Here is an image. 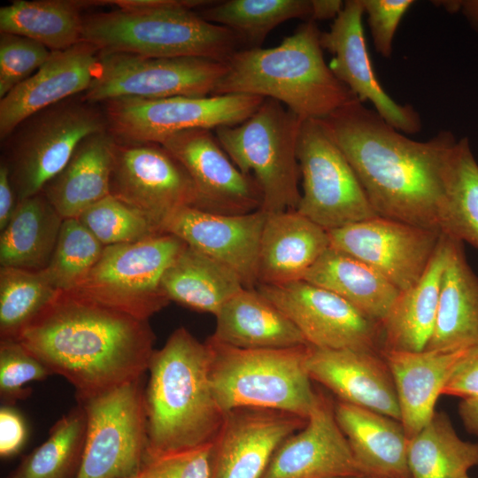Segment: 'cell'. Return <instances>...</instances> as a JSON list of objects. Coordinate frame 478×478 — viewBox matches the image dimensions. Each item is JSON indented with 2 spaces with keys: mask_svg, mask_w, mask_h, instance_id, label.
<instances>
[{
  "mask_svg": "<svg viewBox=\"0 0 478 478\" xmlns=\"http://www.w3.org/2000/svg\"><path fill=\"white\" fill-rule=\"evenodd\" d=\"M319 120L379 216L442 232L458 142L451 132L410 139L358 98Z\"/></svg>",
  "mask_w": 478,
  "mask_h": 478,
  "instance_id": "6da1fadb",
  "label": "cell"
},
{
  "mask_svg": "<svg viewBox=\"0 0 478 478\" xmlns=\"http://www.w3.org/2000/svg\"><path fill=\"white\" fill-rule=\"evenodd\" d=\"M12 340L67 380L79 404L143 379L155 351L147 320L71 291H58Z\"/></svg>",
  "mask_w": 478,
  "mask_h": 478,
  "instance_id": "7a4b0ae2",
  "label": "cell"
},
{
  "mask_svg": "<svg viewBox=\"0 0 478 478\" xmlns=\"http://www.w3.org/2000/svg\"><path fill=\"white\" fill-rule=\"evenodd\" d=\"M212 347L180 327L155 350L144 389L147 449L144 458L212 443L225 413L212 388Z\"/></svg>",
  "mask_w": 478,
  "mask_h": 478,
  "instance_id": "3957f363",
  "label": "cell"
},
{
  "mask_svg": "<svg viewBox=\"0 0 478 478\" xmlns=\"http://www.w3.org/2000/svg\"><path fill=\"white\" fill-rule=\"evenodd\" d=\"M321 31L307 20L273 48H243L226 62L212 95L272 98L303 120H322L353 99L323 57Z\"/></svg>",
  "mask_w": 478,
  "mask_h": 478,
  "instance_id": "277c9868",
  "label": "cell"
},
{
  "mask_svg": "<svg viewBox=\"0 0 478 478\" xmlns=\"http://www.w3.org/2000/svg\"><path fill=\"white\" fill-rule=\"evenodd\" d=\"M118 9L83 17L81 41L100 52L204 58L226 63L243 49L230 29L203 19L204 0H114Z\"/></svg>",
  "mask_w": 478,
  "mask_h": 478,
  "instance_id": "5b68a950",
  "label": "cell"
},
{
  "mask_svg": "<svg viewBox=\"0 0 478 478\" xmlns=\"http://www.w3.org/2000/svg\"><path fill=\"white\" fill-rule=\"evenodd\" d=\"M214 397L224 413L243 407L308 418L318 398L305 360L309 345L249 350L208 339Z\"/></svg>",
  "mask_w": 478,
  "mask_h": 478,
  "instance_id": "8992f818",
  "label": "cell"
},
{
  "mask_svg": "<svg viewBox=\"0 0 478 478\" xmlns=\"http://www.w3.org/2000/svg\"><path fill=\"white\" fill-rule=\"evenodd\" d=\"M303 121L281 103L265 98L242 123L215 129L232 162L257 181L263 198L261 210L266 212L297 209L301 197L297 143Z\"/></svg>",
  "mask_w": 478,
  "mask_h": 478,
  "instance_id": "52a82bcc",
  "label": "cell"
},
{
  "mask_svg": "<svg viewBox=\"0 0 478 478\" xmlns=\"http://www.w3.org/2000/svg\"><path fill=\"white\" fill-rule=\"evenodd\" d=\"M107 129L104 112L82 96L61 101L21 122L6 138L9 146L2 160L17 202L41 193L85 137Z\"/></svg>",
  "mask_w": 478,
  "mask_h": 478,
  "instance_id": "ba28073f",
  "label": "cell"
},
{
  "mask_svg": "<svg viewBox=\"0 0 478 478\" xmlns=\"http://www.w3.org/2000/svg\"><path fill=\"white\" fill-rule=\"evenodd\" d=\"M187 244L166 232L127 243L104 246L84 281L70 290L107 307L141 320L171 301L162 279Z\"/></svg>",
  "mask_w": 478,
  "mask_h": 478,
  "instance_id": "9c48e42d",
  "label": "cell"
},
{
  "mask_svg": "<svg viewBox=\"0 0 478 478\" xmlns=\"http://www.w3.org/2000/svg\"><path fill=\"white\" fill-rule=\"evenodd\" d=\"M297 158L303 188L299 213L327 231L379 216L351 166L319 120L303 121Z\"/></svg>",
  "mask_w": 478,
  "mask_h": 478,
  "instance_id": "30bf717a",
  "label": "cell"
},
{
  "mask_svg": "<svg viewBox=\"0 0 478 478\" xmlns=\"http://www.w3.org/2000/svg\"><path fill=\"white\" fill-rule=\"evenodd\" d=\"M226 71V63L204 58L99 51L96 74L81 96L92 104L123 97H204L213 94Z\"/></svg>",
  "mask_w": 478,
  "mask_h": 478,
  "instance_id": "8fae6325",
  "label": "cell"
},
{
  "mask_svg": "<svg viewBox=\"0 0 478 478\" xmlns=\"http://www.w3.org/2000/svg\"><path fill=\"white\" fill-rule=\"evenodd\" d=\"M264 97L246 94L158 99L123 97L104 104L108 130L121 143H160L188 129H216L247 120Z\"/></svg>",
  "mask_w": 478,
  "mask_h": 478,
  "instance_id": "7c38bea8",
  "label": "cell"
},
{
  "mask_svg": "<svg viewBox=\"0 0 478 478\" xmlns=\"http://www.w3.org/2000/svg\"><path fill=\"white\" fill-rule=\"evenodd\" d=\"M142 382L80 403L87 413V433L76 478H122L140 472L147 449Z\"/></svg>",
  "mask_w": 478,
  "mask_h": 478,
  "instance_id": "4fadbf2b",
  "label": "cell"
},
{
  "mask_svg": "<svg viewBox=\"0 0 478 478\" xmlns=\"http://www.w3.org/2000/svg\"><path fill=\"white\" fill-rule=\"evenodd\" d=\"M256 288L295 324L308 345L381 352L382 325L338 295L305 280Z\"/></svg>",
  "mask_w": 478,
  "mask_h": 478,
  "instance_id": "5bb4252c",
  "label": "cell"
},
{
  "mask_svg": "<svg viewBox=\"0 0 478 478\" xmlns=\"http://www.w3.org/2000/svg\"><path fill=\"white\" fill-rule=\"evenodd\" d=\"M110 195L160 230L171 213L197 204L196 188L187 170L161 144L152 143L117 141Z\"/></svg>",
  "mask_w": 478,
  "mask_h": 478,
  "instance_id": "9a60e30c",
  "label": "cell"
},
{
  "mask_svg": "<svg viewBox=\"0 0 478 478\" xmlns=\"http://www.w3.org/2000/svg\"><path fill=\"white\" fill-rule=\"evenodd\" d=\"M328 232L332 248L366 263L399 291L421 278L443 235L381 216Z\"/></svg>",
  "mask_w": 478,
  "mask_h": 478,
  "instance_id": "2e32d148",
  "label": "cell"
},
{
  "mask_svg": "<svg viewBox=\"0 0 478 478\" xmlns=\"http://www.w3.org/2000/svg\"><path fill=\"white\" fill-rule=\"evenodd\" d=\"M159 144L191 177L197 191L196 208L225 215L261 209L263 198L257 181L235 166L211 129L183 130L166 137Z\"/></svg>",
  "mask_w": 478,
  "mask_h": 478,
  "instance_id": "e0dca14e",
  "label": "cell"
},
{
  "mask_svg": "<svg viewBox=\"0 0 478 478\" xmlns=\"http://www.w3.org/2000/svg\"><path fill=\"white\" fill-rule=\"evenodd\" d=\"M363 15L361 0H347L329 30L321 32V47L333 55L328 66L361 103L370 102L387 123L402 133L416 134L421 127L419 113L412 105L394 101L376 77L366 43Z\"/></svg>",
  "mask_w": 478,
  "mask_h": 478,
  "instance_id": "ac0fdd59",
  "label": "cell"
},
{
  "mask_svg": "<svg viewBox=\"0 0 478 478\" xmlns=\"http://www.w3.org/2000/svg\"><path fill=\"white\" fill-rule=\"evenodd\" d=\"M266 212L225 215L181 207L162 223L161 231L233 269L246 289L258 284V258Z\"/></svg>",
  "mask_w": 478,
  "mask_h": 478,
  "instance_id": "d6986e66",
  "label": "cell"
},
{
  "mask_svg": "<svg viewBox=\"0 0 478 478\" xmlns=\"http://www.w3.org/2000/svg\"><path fill=\"white\" fill-rule=\"evenodd\" d=\"M306 419L271 409L243 407L225 413L213 441L211 478H261L274 451Z\"/></svg>",
  "mask_w": 478,
  "mask_h": 478,
  "instance_id": "ffe728a7",
  "label": "cell"
},
{
  "mask_svg": "<svg viewBox=\"0 0 478 478\" xmlns=\"http://www.w3.org/2000/svg\"><path fill=\"white\" fill-rule=\"evenodd\" d=\"M368 476L355 459L341 430L334 404L322 394L305 425L274 451L261 478H343Z\"/></svg>",
  "mask_w": 478,
  "mask_h": 478,
  "instance_id": "44dd1931",
  "label": "cell"
},
{
  "mask_svg": "<svg viewBox=\"0 0 478 478\" xmlns=\"http://www.w3.org/2000/svg\"><path fill=\"white\" fill-rule=\"evenodd\" d=\"M99 50L80 42L52 51L29 78L0 100V138H6L25 120L61 101L84 93L96 72Z\"/></svg>",
  "mask_w": 478,
  "mask_h": 478,
  "instance_id": "7402d4cb",
  "label": "cell"
},
{
  "mask_svg": "<svg viewBox=\"0 0 478 478\" xmlns=\"http://www.w3.org/2000/svg\"><path fill=\"white\" fill-rule=\"evenodd\" d=\"M312 379L339 400L400 421V410L390 371L381 352L310 346L305 360Z\"/></svg>",
  "mask_w": 478,
  "mask_h": 478,
  "instance_id": "603a6c76",
  "label": "cell"
},
{
  "mask_svg": "<svg viewBox=\"0 0 478 478\" xmlns=\"http://www.w3.org/2000/svg\"><path fill=\"white\" fill-rule=\"evenodd\" d=\"M329 247L328 232L297 210L266 212L259 243L257 285H281L303 280Z\"/></svg>",
  "mask_w": 478,
  "mask_h": 478,
  "instance_id": "cb8c5ba5",
  "label": "cell"
},
{
  "mask_svg": "<svg viewBox=\"0 0 478 478\" xmlns=\"http://www.w3.org/2000/svg\"><path fill=\"white\" fill-rule=\"evenodd\" d=\"M467 350L381 351L396 388L400 422L408 439L432 419L436 401Z\"/></svg>",
  "mask_w": 478,
  "mask_h": 478,
  "instance_id": "d4e9b609",
  "label": "cell"
},
{
  "mask_svg": "<svg viewBox=\"0 0 478 478\" xmlns=\"http://www.w3.org/2000/svg\"><path fill=\"white\" fill-rule=\"evenodd\" d=\"M446 237L447 256L428 351H456L478 346V275L467 261L464 243Z\"/></svg>",
  "mask_w": 478,
  "mask_h": 478,
  "instance_id": "484cf974",
  "label": "cell"
},
{
  "mask_svg": "<svg viewBox=\"0 0 478 478\" xmlns=\"http://www.w3.org/2000/svg\"><path fill=\"white\" fill-rule=\"evenodd\" d=\"M336 421L358 464L368 476L411 478L409 439L400 421L377 412L338 400Z\"/></svg>",
  "mask_w": 478,
  "mask_h": 478,
  "instance_id": "4316f807",
  "label": "cell"
},
{
  "mask_svg": "<svg viewBox=\"0 0 478 478\" xmlns=\"http://www.w3.org/2000/svg\"><path fill=\"white\" fill-rule=\"evenodd\" d=\"M116 144L108 129L88 135L66 166L44 186L42 193L64 220L78 218L110 195Z\"/></svg>",
  "mask_w": 478,
  "mask_h": 478,
  "instance_id": "83f0119b",
  "label": "cell"
},
{
  "mask_svg": "<svg viewBox=\"0 0 478 478\" xmlns=\"http://www.w3.org/2000/svg\"><path fill=\"white\" fill-rule=\"evenodd\" d=\"M214 342L240 349L308 345L295 324L256 289H243L215 315Z\"/></svg>",
  "mask_w": 478,
  "mask_h": 478,
  "instance_id": "f1b7e54d",
  "label": "cell"
},
{
  "mask_svg": "<svg viewBox=\"0 0 478 478\" xmlns=\"http://www.w3.org/2000/svg\"><path fill=\"white\" fill-rule=\"evenodd\" d=\"M446 256L447 237L443 234L424 274L414 285L400 291L382 322V351L417 352L426 349L436 322Z\"/></svg>",
  "mask_w": 478,
  "mask_h": 478,
  "instance_id": "f546056e",
  "label": "cell"
},
{
  "mask_svg": "<svg viewBox=\"0 0 478 478\" xmlns=\"http://www.w3.org/2000/svg\"><path fill=\"white\" fill-rule=\"evenodd\" d=\"M303 280L338 295L380 324L400 293L372 266L331 246Z\"/></svg>",
  "mask_w": 478,
  "mask_h": 478,
  "instance_id": "4dcf8cb0",
  "label": "cell"
},
{
  "mask_svg": "<svg viewBox=\"0 0 478 478\" xmlns=\"http://www.w3.org/2000/svg\"><path fill=\"white\" fill-rule=\"evenodd\" d=\"M244 288L233 269L189 245L162 279V289L170 301L214 316Z\"/></svg>",
  "mask_w": 478,
  "mask_h": 478,
  "instance_id": "1f68e13d",
  "label": "cell"
},
{
  "mask_svg": "<svg viewBox=\"0 0 478 478\" xmlns=\"http://www.w3.org/2000/svg\"><path fill=\"white\" fill-rule=\"evenodd\" d=\"M64 219L41 192L17 202L1 230L0 265L39 272L49 264Z\"/></svg>",
  "mask_w": 478,
  "mask_h": 478,
  "instance_id": "d6a6232c",
  "label": "cell"
},
{
  "mask_svg": "<svg viewBox=\"0 0 478 478\" xmlns=\"http://www.w3.org/2000/svg\"><path fill=\"white\" fill-rule=\"evenodd\" d=\"M89 5L94 1L15 0L0 8V31L63 50L81 42V10Z\"/></svg>",
  "mask_w": 478,
  "mask_h": 478,
  "instance_id": "836d02e7",
  "label": "cell"
},
{
  "mask_svg": "<svg viewBox=\"0 0 478 478\" xmlns=\"http://www.w3.org/2000/svg\"><path fill=\"white\" fill-rule=\"evenodd\" d=\"M407 464L411 478H461L478 466V443L462 440L448 415L436 412L409 439Z\"/></svg>",
  "mask_w": 478,
  "mask_h": 478,
  "instance_id": "e575fe53",
  "label": "cell"
},
{
  "mask_svg": "<svg viewBox=\"0 0 478 478\" xmlns=\"http://www.w3.org/2000/svg\"><path fill=\"white\" fill-rule=\"evenodd\" d=\"M311 7V0H227L213 1L197 12L233 31L248 48H255L280 24L297 18L309 19Z\"/></svg>",
  "mask_w": 478,
  "mask_h": 478,
  "instance_id": "d590c367",
  "label": "cell"
},
{
  "mask_svg": "<svg viewBox=\"0 0 478 478\" xmlns=\"http://www.w3.org/2000/svg\"><path fill=\"white\" fill-rule=\"evenodd\" d=\"M87 433V413L78 404L50 428L46 441L23 458L9 478H76Z\"/></svg>",
  "mask_w": 478,
  "mask_h": 478,
  "instance_id": "8d00e7d4",
  "label": "cell"
},
{
  "mask_svg": "<svg viewBox=\"0 0 478 478\" xmlns=\"http://www.w3.org/2000/svg\"><path fill=\"white\" fill-rule=\"evenodd\" d=\"M442 233L478 250V163L469 140H458Z\"/></svg>",
  "mask_w": 478,
  "mask_h": 478,
  "instance_id": "74e56055",
  "label": "cell"
},
{
  "mask_svg": "<svg viewBox=\"0 0 478 478\" xmlns=\"http://www.w3.org/2000/svg\"><path fill=\"white\" fill-rule=\"evenodd\" d=\"M40 272L0 267V338L15 339L58 294Z\"/></svg>",
  "mask_w": 478,
  "mask_h": 478,
  "instance_id": "f35d334b",
  "label": "cell"
},
{
  "mask_svg": "<svg viewBox=\"0 0 478 478\" xmlns=\"http://www.w3.org/2000/svg\"><path fill=\"white\" fill-rule=\"evenodd\" d=\"M104 248L79 219H65L50 260L39 272L55 289L70 291L84 281Z\"/></svg>",
  "mask_w": 478,
  "mask_h": 478,
  "instance_id": "ab89813d",
  "label": "cell"
},
{
  "mask_svg": "<svg viewBox=\"0 0 478 478\" xmlns=\"http://www.w3.org/2000/svg\"><path fill=\"white\" fill-rule=\"evenodd\" d=\"M77 219L104 246L135 243L162 232L142 213L112 195L88 207Z\"/></svg>",
  "mask_w": 478,
  "mask_h": 478,
  "instance_id": "60d3db41",
  "label": "cell"
},
{
  "mask_svg": "<svg viewBox=\"0 0 478 478\" xmlns=\"http://www.w3.org/2000/svg\"><path fill=\"white\" fill-rule=\"evenodd\" d=\"M52 375L50 371L18 341H0V397L12 405L31 394L27 384Z\"/></svg>",
  "mask_w": 478,
  "mask_h": 478,
  "instance_id": "b9f144b4",
  "label": "cell"
},
{
  "mask_svg": "<svg viewBox=\"0 0 478 478\" xmlns=\"http://www.w3.org/2000/svg\"><path fill=\"white\" fill-rule=\"evenodd\" d=\"M43 44L9 33H0V98L35 73L50 57Z\"/></svg>",
  "mask_w": 478,
  "mask_h": 478,
  "instance_id": "7bdbcfd3",
  "label": "cell"
},
{
  "mask_svg": "<svg viewBox=\"0 0 478 478\" xmlns=\"http://www.w3.org/2000/svg\"><path fill=\"white\" fill-rule=\"evenodd\" d=\"M213 442L153 458H144L142 478H211Z\"/></svg>",
  "mask_w": 478,
  "mask_h": 478,
  "instance_id": "ee69618b",
  "label": "cell"
},
{
  "mask_svg": "<svg viewBox=\"0 0 478 478\" xmlns=\"http://www.w3.org/2000/svg\"><path fill=\"white\" fill-rule=\"evenodd\" d=\"M374 45L379 54L389 58L399 23L412 0H361Z\"/></svg>",
  "mask_w": 478,
  "mask_h": 478,
  "instance_id": "f6af8a7d",
  "label": "cell"
},
{
  "mask_svg": "<svg viewBox=\"0 0 478 478\" xmlns=\"http://www.w3.org/2000/svg\"><path fill=\"white\" fill-rule=\"evenodd\" d=\"M442 394L462 399L478 397V346L469 349L459 360Z\"/></svg>",
  "mask_w": 478,
  "mask_h": 478,
  "instance_id": "bcb514c9",
  "label": "cell"
},
{
  "mask_svg": "<svg viewBox=\"0 0 478 478\" xmlns=\"http://www.w3.org/2000/svg\"><path fill=\"white\" fill-rule=\"evenodd\" d=\"M27 439V423L22 414L12 405L0 408V455L10 458L18 454Z\"/></svg>",
  "mask_w": 478,
  "mask_h": 478,
  "instance_id": "7dc6e473",
  "label": "cell"
},
{
  "mask_svg": "<svg viewBox=\"0 0 478 478\" xmlns=\"http://www.w3.org/2000/svg\"><path fill=\"white\" fill-rule=\"evenodd\" d=\"M17 204L6 164L0 165V230L8 224Z\"/></svg>",
  "mask_w": 478,
  "mask_h": 478,
  "instance_id": "c3c4849f",
  "label": "cell"
},
{
  "mask_svg": "<svg viewBox=\"0 0 478 478\" xmlns=\"http://www.w3.org/2000/svg\"><path fill=\"white\" fill-rule=\"evenodd\" d=\"M311 15L308 20L335 19L343 8L341 0H311Z\"/></svg>",
  "mask_w": 478,
  "mask_h": 478,
  "instance_id": "681fc988",
  "label": "cell"
},
{
  "mask_svg": "<svg viewBox=\"0 0 478 478\" xmlns=\"http://www.w3.org/2000/svg\"><path fill=\"white\" fill-rule=\"evenodd\" d=\"M459 413L466 430L478 435V397L462 399Z\"/></svg>",
  "mask_w": 478,
  "mask_h": 478,
  "instance_id": "f907efd6",
  "label": "cell"
},
{
  "mask_svg": "<svg viewBox=\"0 0 478 478\" xmlns=\"http://www.w3.org/2000/svg\"><path fill=\"white\" fill-rule=\"evenodd\" d=\"M446 8L451 12H460L471 27L478 31V0L448 1Z\"/></svg>",
  "mask_w": 478,
  "mask_h": 478,
  "instance_id": "816d5d0a",
  "label": "cell"
},
{
  "mask_svg": "<svg viewBox=\"0 0 478 478\" xmlns=\"http://www.w3.org/2000/svg\"><path fill=\"white\" fill-rule=\"evenodd\" d=\"M122 478H142V476L138 473V474H136L135 475H130V476L122 477Z\"/></svg>",
  "mask_w": 478,
  "mask_h": 478,
  "instance_id": "f5cc1de1",
  "label": "cell"
},
{
  "mask_svg": "<svg viewBox=\"0 0 478 478\" xmlns=\"http://www.w3.org/2000/svg\"><path fill=\"white\" fill-rule=\"evenodd\" d=\"M343 478H375L373 476L343 477Z\"/></svg>",
  "mask_w": 478,
  "mask_h": 478,
  "instance_id": "db71d44e",
  "label": "cell"
},
{
  "mask_svg": "<svg viewBox=\"0 0 478 478\" xmlns=\"http://www.w3.org/2000/svg\"><path fill=\"white\" fill-rule=\"evenodd\" d=\"M461 478H471V477H469L468 474H466V475H465V476H463Z\"/></svg>",
  "mask_w": 478,
  "mask_h": 478,
  "instance_id": "11a10c76",
  "label": "cell"
},
{
  "mask_svg": "<svg viewBox=\"0 0 478 478\" xmlns=\"http://www.w3.org/2000/svg\"><path fill=\"white\" fill-rule=\"evenodd\" d=\"M7 478H9V477H7Z\"/></svg>",
  "mask_w": 478,
  "mask_h": 478,
  "instance_id": "9f6ffc18",
  "label": "cell"
}]
</instances>
